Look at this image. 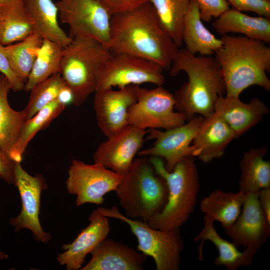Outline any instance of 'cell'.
Masks as SVG:
<instances>
[{
  "label": "cell",
  "mask_w": 270,
  "mask_h": 270,
  "mask_svg": "<svg viewBox=\"0 0 270 270\" xmlns=\"http://www.w3.org/2000/svg\"><path fill=\"white\" fill-rule=\"evenodd\" d=\"M106 46L112 54L125 53L152 62L168 70L178 50L148 2L112 16Z\"/></svg>",
  "instance_id": "6da1fadb"
},
{
  "label": "cell",
  "mask_w": 270,
  "mask_h": 270,
  "mask_svg": "<svg viewBox=\"0 0 270 270\" xmlns=\"http://www.w3.org/2000/svg\"><path fill=\"white\" fill-rule=\"evenodd\" d=\"M171 76L184 72L188 81L174 94L176 108L186 120L195 115L206 117L214 112L217 98L226 92L220 64L212 56H196L185 48L178 49L170 70Z\"/></svg>",
  "instance_id": "7a4b0ae2"
},
{
  "label": "cell",
  "mask_w": 270,
  "mask_h": 270,
  "mask_svg": "<svg viewBox=\"0 0 270 270\" xmlns=\"http://www.w3.org/2000/svg\"><path fill=\"white\" fill-rule=\"evenodd\" d=\"M216 59L220 67L226 96L240 97L248 88L258 86L270 90V48L244 36H222Z\"/></svg>",
  "instance_id": "3957f363"
},
{
  "label": "cell",
  "mask_w": 270,
  "mask_h": 270,
  "mask_svg": "<svg viewBox=\"0 0 270 270\" xmlns=\"http://www.w3.org/2000/svg\"><path fill=\"white\" fill-rule=\"evenodd\" d=\"M149 159L156 172L165 180L168 193L164 208L148 223L152 228L164 230L180 228L192 213L200 188L194 157L184 159L171 172L166 170L161 158Z\"/></svg>",
  "instance_id": "277c9868"
},
{
  "label": "cell",
  "mask_w": 270,
  "mask_h": 270,
  "mask_svg": "<svg viewBox=\"0 0 270 270\" xmlns=\"http://www.w3.org/2000/svg\"><path fill=\"white\" fill-rule=\"evenodd\" d=\"M140 157L134 158L115 192L126 216L148 222L164 208L168 190L150 159Z\"/></svg>",
  "instance_id": "5b68a950"
},
{
  "label": "cell",
  "mask_w": 270,
  "mask_h": 270,
  "mask_svg": "<svg viewBox=\"0 0 270 270\" xmlns=\"http://www.w3.org/2000/svg\"><path fill=\"white\" fill-rule=\"evenodd\" d=\"M112 54L105 45L86 36L72 38L63 48L59 73L74 93L76 106L94 93L100 72Z\"/></svg>",
  "instance_id": "8992f818"
},
{
  "label": "cell",
  "mask_w": 270,
  "mask_h": 270,
  "mask_svg": "<svg viewBox=\"0 0 270 270\" xmlns=\"http://www.w3.org/2000/svg\"><path fill=\"white\" fill-rule=\"evenodd\" d=\"M107 218H116L126 223L136 238L137 249L152 257L156 270H178L184 242L180 228L168 230L155 229L147 222L129 218L122 214L116 206L96 209Z\"/></svg>",
  "instance_id": "52a82bcc"
},
{
  "label": "cell",
  "mask_w": 270,
  "mask_h": 270,
  "mask_svg": "<svg viewBox=\"0 0 270 270\" xmlns=\"http://www.w3.org/2000/svg\"><path fill=\"white\" fill-rule=\"evenodd\" d=\"M174 94L162 86L152 89L138 88L137 100L128 112V124L142 130H168L186 120L180 112L174 111Z\"/></svg>",
  "instance_id": "ba28073f"
},
{
  "label": "cell",
  "mask_w": 270,
  "mask_h": 270,
  "mask_svg": "<svg viewBox=\"0 0 270 270\" xmlns=\"http://www.w3.org/2000/svg\"><path fill=\"white\" fill-rule=\"evenodd\" d=\"M123 178L101 164L74 160L66 187L69 194L76 195L77 206L87 203L100 205L104 203L106 194L116 190Z\"/></svg>",
  "instance_id": "9c48e42d"
},
{
  "label": "cell",
  "mask_w": 270,
  "mask_h": 270,
  "mask_svg": "<svg viewBox=\"0 0 270 270\" xmlns=\"http://www.w3.org/2000/svg\"><path fill=\"white\" fill-rule=\"evenodd\" d=\"M163 70L158 64L140 57L113 54L100 72L96 92L146 83L162 86L165 82Z\"/></svg>",
  "instance_id": "30bf717a"
},
{
  "label": "cell",
  "mask_w": 270,
  "mask_h": 270,
  "mask_svg": "<svg viewBox=\"0 0 270 270\" xmlns=\"http://www.w3.org/2000/svg\"><path fill=\"white\" fill-rule=\"evenodd\" d=\"M60 22L70 28V37L92 38L106 46L112 16L96 0H58L56 2Z\"/></svg>",
  "instance_id": "8fae6325"
},
{
  "label": "cell",
  "mask_w": 270,
  "mask_h": 270,
  "mask_svg": "<svg viewBox=\"0 0 270 270\" xmlns=\"http://www.w3.org/2000/svg\"><path fill=\"white\" fill-rule=\"evenodd\" d=\"M204 118L201 116H195L187 123L164 131L154 128L148 130V138L154 141L151 146L140 150L138 154L140 156L164 158L166 170L171 172L178 163L193 156L194 148L191 144Z\"/></svg>",
  "instance_id": "7c38bea8"
},
{
  "label": "cell",
  "mask_w": 270,
  "mask_h": 270,
  "mask_svg": "<svg viewBox=\"0 0 270 270\" xmlns=\"http://www.w3.org/2000/svg\"><path fill=\"white\" fill-rule=\"evenodd\" d=\"M14 175L15 186L20 193L22 208L18 216L10 220V224L16 232L22 228L30 230L36 241L46 243L52 237L43 230L39 220L41 194L47 188L46 180L41 174H30L20 162H14Z\"/></svg>",
  "instance_id": "4fadbf2b"
},
{
  "label": "cell",
  "mask_w": 270,
  "mask_h": 270,
  "mask_svg": "<svg viewBox=\"0 0 270 270\" xmlns=\"http://www.w3.org/2000/svg\"><path fill=\"white\" fill-rule=\"evenodd\" d=\"M138 86L131 85L117 90L112 88L94 92V106L98 124L107 138L129 125L128 112L137 100Z\"/></svg>",
  "instance_id": "5bb4252c"
},
{
  "label": "cell",
  "mask_w": 270,
  "mask_h": 270,
  "mask_svg": "<svg viewBox=\"0 0 270 270\" xmlns=\"http://www.w3.org/2000/svg\"><path fill=\"white\" fill-rule=\"evenodd\" d=\"M224 230L238 248L257 252L264 244L270 236V223L260 207L258 192L246 194L238 216Z\"/></svg>",
  "instance_id": "9a60e30c"
},
{
  "label": "cell",
  "mask_w": 270,
  "mask_h": 270,
  "mask_svg": "<svg viewBox=\"0 0 270 270\" xmlns=\"http://www.w3.org/2000/svg\"><path fill=\"white\" fill-rule=\"evenodd\" d=\"M146 134L147 130L128 126L99 145L94 154V162L124 176L140 150Z\"/></svg>",
  "instance_id": "2e32d148"
},
{
  "label": "cell",
  "mask_w": 270,
  "mask_h": 270,
  "mask_svg": "<svg viewBox=\"0 0 270 270\" xmlns=\"http://www.w3.org/2000/svg\"><path fill=\"white\" fill-rule=\"evenodd\" d=\"M90 224L84 228L70 244H64V252L58 254L56 260L68 270H80L86 256L107 238L110 227L108 218L96 209L90 214Z\"/></svg>",
  "instance_id": "e0dca14e"
},
{
  "label": "cell",
  "mask_w": 270,
  "mask_h": 270,
  "mask_svg": "<svg viewBox=\"0 0 270 270\" xmlns=\"http://www.w3.org/2000/svg\"><path fill=\"white\" fill-rule=\"evenodd\" d=\"M214 112L226 122L238 138L258 124L269 110L258 98L246 103L239 97L222 95L215 102Z\"/></svg>",
  "instance_id": "ac0fdd59"
},
{
  "label": "cell",
  "mask_w": 270,
  "mask_h": 270,
  "mask_svg": "<svg viewBox=\"0 0 270 270\" xmlns=\"http://www.w3.org/2000/svg\"><path fill=\"white\" fill-rule=\"evenodd\" d=\"M236 136L226 122L214 112L204 118L192 142V156L205 163L220 158Z\"/></svg>",
  "instance_id": "d6986e66"
},
{
  "label": "cell",
  "mask_w": 270,
  "mask_h": 270,
  "mask_svg": "<svg viewBox=\"0 0 270 270\" xmlns=\"http://www.w3.org/2000/svg\"><path fill=\"white\" fill-rule=\"evenodd\" d=\"M92 258L80 270H142L147 256L107 238L90 252Z\"/></svg>",
  "instance_id": "ffe728a7"
},
{
  "label": "cell",
  "mask_w": 270,
  "mask_h": 270,
  "mask_svg": "<svg viewBox=\"0 0 270 270\" xmlns=\"http://www.w3.org/2000/svg\"><path fill=\"white\" fill-rule=\"evenodd\" d=\"M204 225L202 230L194 238L195 242L201 241L198 247V258L203 259L202 248L206 240L212 242L217 248L218 255L215 258L216 266H224L228 270H236L242 266H248L254 260L256 252L244 249L240 251L232 242L222 238L214 226V222L204 219Z\"/></svg>",
  "instance_id": "44dd1931"
},
{
  "label": "cell",
  "mask_w": 270,
  "mask_h": 270,
  "mask_svg": "<svg viewBox=\"0 0 270 270\" xmlns=\"http://www.w3.org/2000/svg\"><path fill=\"white\" fill-rule=\"evenodd\" d=\"M212 26L222 36L236 33L266 44L270 42V18L264 16H252L230 8L217 18Z\"/></svg>",
  "instance_id": "7402d4cb"
},
{
  "label": "cell",
  "mask_w": 270,
  "mask_h": 270,
  "mask_svg": "<svg viewBox=\"0 0 270 270\" xmlns=\"http://www.w3.org/2000/svg\"><path fill=\"white\" fill-rule=\"evenodd\" d=\"M182 42L190 53L212 56L221 47L222 41L216 38L204 24L197 2L190 0L184 16Z\"/></svg>",
  "instance_id": "603a6c76"
},
{
  "label": "cell",
  "mask_w": 270,
  "mask_h": 270,
  "mask_svg": "<svg viewBox=\"0 0 270 270\" xmlns=\"http://www.w3.org/2000/svg\"><path fill=\"white\" fill-rule=\"evenodd\" d=\"M24 2L32 22L34 32L63 48L71 42L72 38L58 24V10L52 0H24Z\"/></svg>",
  "instance_id": "cb8c5ba5"
},
{
  "label": "cell",
  "mask_w": 270,
  "mask_h": 270,
  "mask_svg": "<svg viewBox=\"0 0 270 270\" xmlns=\"http://www.w3.org/2000/svg\"><path fill=\"white\" fill-rule=\"evenodd\" d=\"M246 194L216 190L200 202L204 219L218 221L224 228L232 225L240 213Z\"/></svg>",
  "instance_id": "d4e9b609"
},
{
  "label": "cell",
  "mask_w": 270,
  "mask_h": 270,
  "mask_svg": "<svg viewBox=\"0 0 270 270\" xmlns=\"http://www.w3.org/2000/svg\"><path fill=\"white\" fill-rule=\"evenodd\" d=\"M267 152V147L262 146L244 153L240 164L239 191L246 194L270 188V162L264 159Z\"/></svg>",
  "instance_id": "484cf974"
},
{
  "label": "cell",
  "mask_w": 270,
  "mask_h": 270,
  "mask_svg": "<svg viewBox=\"0 0 270 270\" xmlns=\"http://www.w3.org/2000/svg\"><path fill=\"white\" fill-rule=\"evenodd\" d=\"M2 32L0 43L6 46L20 41L34 32L24 0H0Z\"/></svg>",
  "instance_id": "4316f807"
},
{
  "label": "cell",
  "mask_w": 270,
  "mask_h": 270,
  "mask_svg": "<svg viewBox=\"0 0 270 270\" xmlns=\"http://www.w3.org/2000/svg\"><path fill=\"white\" fill-rule=\"evenodd\" d=\"M12 90L8 78L0 74V146L8 157L26 121L23 110L12 109L8 101Z\"/></svg>",
  "instance_id": "83f0119b"
},
{
  "label": "cell",
  "mask_w": 270,
  "mask_h": 270,
  "mask_svg": "<svg viewBox=\"0 0 270 270\" xmlns=\"http://www.w3.org/2000/svg\"><path fill=\"white\" fill-rule=\"evenodd\" d=\"M65 108L56 100L40 110L30 118L26 120L9 154L10 159L14 162H21L24 152L30 140L38 132L48 126Z\"/></svg>",
  "instance_id": "f1b7e54d"
},
{
  "label": "cell",
  "mask_w": 270,
  "mask_h": 270,
  "mask_svg": "<svg viewBox=\"0 0 270 270\" xmlns=\"http://www.w3.org/2000/svg\"><path fill=\"white\" fill-rule=\"evenodd\" d=\"M63 48L54 42L44 39L31 72L25 82L24 90L30 92L38 84L53 74L59 73Z\"/></svg>",
  "instance_id": "f546056e"
},
{
  "label": "cell",
  "mask_w": 270,
  "mask_h": 270,
  "mask_svg": "<svg viewBox=\"0 0 270 270\" xmlns=\"http://www.w3.org/2000/svg\"><path fill=\"white\" fill-rule=\"evenodd\" d=\"M190 0H148L160 22L178 47L182 44L184 16Z\"/></svg>",
  "instance_id": "4dcf8cb0"
},
{
  "label": "cell",
  "mask_w": 270,
  "mask_h": 270,
  "mask_svg": "<svg viewBox=\"0 0 270 270\" xmlns=\"http://www.w3.org/2000/svg\"><path fill=\"white\" fill-rule=\"evenodd\" d=\"M44 38L33 32L22 40L5 46L6 56L15 72L26 82Z\"/></svg>",
  "instance_id": "1f68e13d"
},
{
  "label": "cell",
  "mask_w": 270,
  "mask_h": 270,
  "mask_svg": "<svg viewBox=\"0 0 270 270\" xmlns=\"http://www.w3.org/2000/svg\"><path fill=\"white\" fill-rule=\"evenodd\" d=\"M64 81L60 73L53 74L30 90L29 100L22 110L25 120L34 116L40 110L56 99Z\"/></svg>",
  "instance_id": "d6a6232c"
},
{
  "label": "cell",
  "mask_w": 270,
  "mask_h": 270,
  "mask_svg": "<svg viewBox=\"0 0 270 270\" xmlns=\"http://www.w3.org/2000/svg\"><path fill=\"white\" fill-rule=\"evenodd\" d=\"M198 4L200 16L202 21L210 22L216 18L230 8L226 0H195Z\"/></svg>",
  "instance_id": "836d02e7"
},
{
  "label": "cell",
  "mask_w": 270,
  "mask_h": 270,
  "mask_svg": "<svg viewBox=\"0 0 270 270\" xmlns=\"http://www.w3.org/2000/svg\"><path fill=\"white\" fill-rule=\"evenodd\" d=\"M240 12H252L270 18V0H226Z\"/></svg>",
  "instance_id": "e575fe53"
},
{
  "label": "cell",
  "mask_w": 270,
  "mask_h": 270,
  "mask_svg": "<svg viewBox=\"0 0 270 270\" xmlns=\"http://www.w3.org/2000/svg\"><path fill=\"white\" fill-rule=\"evenodd\" d=\"M0 72L8 80L12 91L20 92L24 90L26 82L12 68L6 52L5 46L1 43H0Z\"/></svg>",
  "instance_id": "d590c367"
},
{
  "label": "cell",
  "mask_w": 270,
  "mask_h": 270,
  "mask_svg": "<svg viewBox=\"0 0 270 270\" xmlns=\"http://www.w3.org/2000/svg\"><path fill=\"white\" fill-rule=\"evenodd\" d=\"M110 15L132 10L148 2V0H96Z\"/></svg>",
  "instance_id": "8d00e7d4"
},
{
  "label": "cell",
  "mask_w": 270,
  "mask_h": 270,
  "mask_svg": "<svg viewBox=\"0 0 270 270\" xmlns=\"http://www.w3.org/2000/svg\"><path fill=\"white\" fill-rule=\"evenodd\" d=\"M0 178L9 184L15 186L14 162L12 161L0 146Z\"/></svg>",
  "instance_id": "74e56055"
},
{
  "label": "cell",
  "mask_w": 270,
  "mask_h": 270,
  "mask_svg": "<svg viewBox=\"0 0 270 270\" xmlns=\"http://www.w3.org/2000/svg\"><path fill=\"white\" fill-rule=\"evenodd\" d=\"M258 199L260 207L270 223V188L260 190L258 192Z\"/></svg>",
  "instance_id": "f35d334b"
},
{
  "label": "cell",
  "mask_w": 270,
  "mask_h": 270,
  "mask_svg": "<svg viewBox=\"0 0 270 270\" xmlns=\"http://www.w3.org/2000/svg\"><path fill=\"white\" fill-rule=\"evenodd\" d=\"M56 100L66 107L68 105L74 104V93L72 89L64 82L59 90Z\"/></svg>",
  "instance_id": "ab89813d"
},
{
  "label": "cell",
  "mask_w": 270,
  "mask_h": 270,
  "mask_svg": "<svg viewBox=\"0 0 270 270\" xmlns=\"http://www.w3.org/2000/svg\"><path fill=\"white\" fill-rule=\"evenodd\" d=\"M8 258V255L0 250V260H6Z\"/></svg>",
  "instance_id": "60d3db41"
},
{
  "label": "cell",
  "mask_w": 270,
  "mask_h": 270,
  "mask_svg": "<svg viewBox=\"0 0 270 270\" xmlns=\"http://www.w3.org/2000/svg\"><path fill=\"white\" fill-rule=\"evenodd\" d=\"M2 32V23L0 19V38L1 37Z\"/></svg>",
  "instance_id": "b9f144b4"
}]
</instances>
